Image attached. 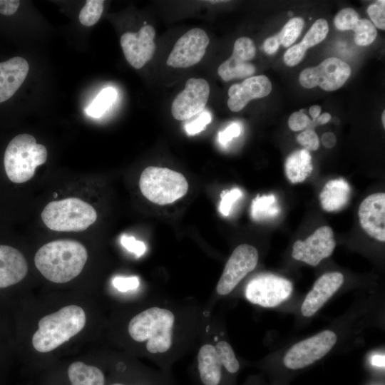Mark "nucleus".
<instances>
[{"mask_svg":"<svg viewBox=\"0 0 385 385\" xmlns=\"http://www.w3.org/2000/svg\"><path fill=\"white\" fill-rule=\"evenodd\" d=\"M87 260L86 247L73 240L48 242L38 249L34 257L38 270L46 279L55 283H66L76 277Z\"/></svg>","mask_w":385,"mask_h":385,"instance_id":"f257e3e1","label":"nucleus"},{"mask_svg":"<svg viewBox=\"0 0 385 385\" xmlns=\"http://www.w3.org/2000/svg\"><path fill=\"white\" fill-rule=\"evenodd\" d=\"M86 320L83 309L77 305L63 307L44 316L39 320L38 329L32 337L34 349L41 353L56 349L80 332Z\"/></svg>","mask_w":385,"mask_h":385,"instance_id":"f03ea898","label":"nucleus"},{"mask_svg":"<svg viewBox=\"0 0 385 385\" xmlns=\"http://www.w3.org/2000/svg\"><path fill=\"white\" fill-rule=\"evenodd\" d=\"M174 324L175 315L171 311L153 307L131 319L128 333L135 342H146L145 347L150 353H165L173 344Z\"/></svg>","mask_w":385,"mask_h":385,"instance_id":"7ed1b4c3","label":"nucleus"},{"mask_svg":"<svg viewBox=\"0 0 385 385\" xmlns=\"http://www.w3.org/2000/svg\"><path fill=\"white\" fill-rule=\"evenodd\" d=\"M48 157L46 147L36 143L30 134L15 136L6 147L4 158L6 174L15 183H23L33 178L38 165Z\"/></svg>","mask_w":385,"mask_h":385,"instance_id":"20e7f679","label":"nucleus"},{"mask_svg":"<svg viewBox=\"0 0 385 385\" xmlns=\"http://www.w3.org/2000/svg\"><path fill=\"white\" fill-rule=\"evenodd\" d=\"M41 218L51 230L79 232L96 222L97 213L88 202L77 197H68L48 203L43 209Z\"/></svg>","mask_w":385,"mask_h":385,"instance_id":"39448f33","label":"nucleus"},{"mask_svg":"<svg viewBox=\"0 0 385 385\" xmlns=\"http://www.w3.org/2000/svg\"><path fill=\"white\" fill-rule=\"evenodd\" d=\"M139 187L150 202L167 205L183 197L188 184L183 174L166 168L149 166L141 173Z\"/></svg>","mask_w":385,"mask_h":385,"instance_id":"423d86ee","label":"nucleus"},{"mask_svg":"<svg viewBox=\"0 0 385 385\" xmlns=\"http://www.w3.org/2000/svg\"><path fill=\"white\" fill-rule=\"evenodd\" d=\"M292 282L272 274H260L247 283L245 294L251 303L274 307L286 301L292 292Z\"/></svg>","mask_w":385,"mask_h":385,"instance_id":"0eeeda50","label":"nucleus"},{"mask_svg":"<svg viewBox=\"0 0 385 385\" xmlns=\"http://www.w3.org/2000/svg\"><path fill=\"white\" fill-rule=\"evenodd\" d=\"M351 74L349 64L342 60L330 57L324 59L317 66L304 69L299 75V83L306 88L319 86L327 91L341 88Z\"/></svg>","mask_w":385,"mask_h":385,"instance_id":"6e6552de","label":"nucleus"},{"mask_svg":"<svg viewBox=\"0 0 385 385\" xmlns=\"http://www.w3.org/2000/svg\"><path fill=\"white\" fill-rule=\"evenodd\" d=\"M337 335L324 330L292 346L286 353L283 362L290 369L304 368L325 356L337 342Z\"/></svg>","mask_w":385,"mask_h":385,"instance_id":"1a4fd4ad","label":"nucleus"},{"mask_svg":"<svg viewBox=\"0 0 385 385\" xmlns=\"http://www.w3.org/2000/svg\"><path fill=\"white\" fill-rule=\"evenodd\" d=\"M258 252L247 244L237 246L228 259L216 287L220 295L230 293L240 282L257 266Z\"/></svg>","mask_w":385,"mask_h":385,"instance_id":"9d476101","label":"nucleus"},{"mask_svg":"<svg viewBox=\"0 0 385 385\" xmlns=\"http://www.w3.org/2000/svg\"><path fill=\"white\" fill-rule=\"evenodd\" d=\"M210 40L206 32L199 28L189 30L175 42L167 59L173 68H188L203 58Z\"/></svg>","mask_w":385,"mask_h":385,"instance_id":"9b49d317","label":"nucleus"},{"mask_svg":"<svg viewBox=\"0 0 385 385\" xmlns=\"http://www.w3.org/2000/svg\"><path fill=\"white\" fill-rule=\"evenodd\" d=\"M336 247L332 228L322 226L304 240H297L292 247L294 259L312 266H317L323 259L329 257Z\"/></svg>","mask_w":385,"mask_h":385,"instance_id":"f8f14e48","label":"nucleus"},{"mask_svg":"<svg viewBox=\"0 0 385 385\" xmlns=\"http://www.w3.org/2000/svg\"><path fill=\"white\" fill-rule=\"evenodd\" d=\"M210 86L203 78H190L185 88L174 99L171 113L178 120L190 119L201 113L209 98Z\"/></svg>","mask_w":385,"mask_h":385,"instance_id":"ddd939ff","label":"nucleus"},{"mask_svg":"<svg viewBox=\"0 0 385 385\" xmlns=\"http://www.w3.org/2000/svg\"><path fill=\"white\" fill-rule=\"evenodd\" d=\"M155 31L150 25H145L138 33L126 32L120 37V46L127 61L136 69L145 66L155 51Z\"/></svg>","mask_w":385,"mask_h":385,"instance_id":"4468645a","label":"nucleus"},{"mask_svg":"<svg viewBox=\"0 0 385 385\" xmlns=\"http://www.w3.org/2000/svg\"><path fill=\"white\" fill-rule=\"evenodd\" d=\"M358 216L363 230L375 240L385 241V193L376 192L361 202Z\"/></svg>","mask_w":385,"mask_h":385,"instance_id":"2eb2a0df","label":"nucleus"},{"mask_svg":"<svg viewBox=\"0 0 385 385\" xmlns=\"http://www.w3.org/2000/svg\"><path fill=\"white\" fill-rule=\"evenodd\" d=\"M272 88L270 79L264 75L247 78L229 88L228 108L233 112L240 111L250 101L268 96Z\"/></svg>","mask_w":385,"mask_h":385,"instance_id":"dca6fc26","label":"nucleus"},{"mask_svg":"<svg viewBox=\"0 0 385 385\" xmlns=\"http://www.w3.org/2000/svg\"><path fill=\"white\" fill-rule=\"evenodd\" d=\"M344 282V276L338 272H327L320 276L307 294L301 307L304 317L314 315L339 289Z\"/></svg>","mask_w":385,"mask_h":385,"instance_id":"f3484780","label":"nucleus"},{"mask_svg":"<svg viewBox=\"0 0 385 385\" xmlns=\"http://www.w3.org/2000/svg\"><path fill=\"white\" fill-rule=\"evenodd\" d=\"M29 69L27 61L22 57L0 63V103L13 96L26 79Z\"/></svg>","mask_w":385,"mask_h":385,"instance_id":"a211bd4d","label":"nucleus"},{"mask_svg":"<svg viewBox=\"0 0 385 385\" xmlns=\"http://www.w3.org/2000/svg\"><path fill=\"white\" fill-rule=\"evenodd\" d=\"M27 272L26 259L18 250L8 245H0V288L19 282Z\"/></svg>","mask_w":385,"mask_h":385,"instance_id":"6ab92c4d","label":"nucleus"},{"mask_svg":"<svg viewBox=\"0 0 385 385\" xmlns=\"http://www.w3.org/2000/svg\"><path fill=\"white\" fill-rule=\"evenodd\" d=\"M223 368L215 346L210 344L202 345L197 354L198 376L202 385H221Z\"/></svg>","mask_w":385,"mask_h":385,"instance_id":"aec40b11","label":"nucleus"},{"mask_svg":"<svg viewBox=\"0 0 385 385\" xmlns=\"http://www.w3.org/2000/svg\"><path fill=\"white\" fill-rule=\"evenodd\" d=\"M350 195V185L344 179L330 180L319 195L320 204L327 212L338 211L348 204Z\"/></svg>","mask_w":385,"mask_h":385,"instance_id":"412c9836","label":"nucleus"},{"mask_svg":"<svg viewBox=\"0 0 385 385\" xmlns=\"http://www.w3.org/2000/svg\"><path fill=\"white\" fill-rule=\"evenodd\" d=\"M313 165L309 150L301 149L290 153L284 163V171L291 183L304 181L312 173Z\"/></svg>","mask_w":385,"mask_h":385,"instance_id":"4be33fe9","label":"nucleus"},{"mask_svg":"<svg viewBox=\"0 0 385 385\" xmlns=\"http://www.w3.org/2000/svg\"><path fill=\"white\" fill-rule=\"evenodd\" d=\"M68 376L71 385H105L103 371L81 361H75L69 366Z\"/></svg>","mask_w":385,"mask_h":385,"instance_id":"5701e85b","label":"nucleus"},{"mask_svg":"<svg viewBox=\"0 0 385 385\" xmlns=\"http://www.w3.org/2000/svg\"><path fill=\"white\" fill-rule=\"evenodd\" d=\"M255 72V67L241 55L232 52L217 69L218 75L225 81L235 78L250 77Z\"/></svg>","mask_w":385,"mask_h":385,"instance_id":"b1692460","label":"nucleus"},{"mask_svg":"<svg viewBox=\"0 0 385 385\" xmlns=\"http://www.w3.org/2000/svg\"><path fill=\"white\" fill-rule=\"evenodd\" d=\"M280 212L273 194L257 196L252 202L250 213L255 221H262L275 217Z\"/></svg>","mask_w":385,"mask_h":385,"instance_id":"393cba45","label":"nucleus"},{"mask_svg":"<svg viewBox=\"0 0 385 385\" xmlns=\"http://www.w3.org/2000/svg\"><path fill=\"white\" fill-rule=\"evenodd\" d=\"M117 91L112 87L103 88L86 108V113L93 118L101 117L114 103Z\"/></svg>","mask_w":385,"mask_h":385,"instance_id":"a878e982","label":"nucleus"},{"mask_svg":"<svg viewBox=\"0 0 385 385\" xmlns=\"http://www.w3.org/2000/svg\"><path fill=\"white\" fill-rule=\"evenodd\" d=\"M304 24V19L299 17L289 20L276 35L279 43L285 48L290 46L300 35Z\"/></svg>","mask_w":385,"mask_h":385,"instance_id":"bb28decb","label":"nucleus"},{"mask_svg":"<svg viewBox=\"0 0 385 385\" xmlns=\"http://www.w3.org/2000/svg\"><path fill=\"white\" fill-rule=\"evenodd\" d=\"M217 355L227 372L231 374L237 373L240 369V363L229 343L220 341L215 346Z\"/></svg>","mask_w":385,"mask_h":385,"instance_id":"cd10ccee","label":"nucleus"},{"mask_svg":"<svg viewBox=\"0 0 385 385\" xmlns=\"http://www.w3.org/2000/svg\"><path fill=\"white\" fill-rule=\"evenodd\" d=\"M103 5V0H87L79 13L81 24L86 26L96 24L101 16Z\"/></svg>","mask_w":385,"mask_h":385,"instance_id":"c85d7f7f","label":"nucleus"},{"mask_svg":"<svg viewBox=\"0 0 385 385\" xmlns=\"http://www.w3.org/2000/svg\"><path fill=\"white\" fill-rule=\"evenodd\" d=\"M354 41L359 46H368L377 36L375 26L368 19H359L354 29Z\"/></svg>","mask_w":385,"mask_h":385,"instance_id":"c756f323","label":"nucleus"},{"mask_svg":"<svg viewBox=\"0 0 385 385\" xmlns=\"http://www.w3.org/2000/svg\"><path fill=\"white\" fill-rule=\"evenodd\" d=\"M329 31L327 21L319 19L314 21L301 41L307 48H311L322 42Z\"/></svg>","mask_w":385,"mask_h":385,"instance_id":"7c9ffc66","label":"nucleus"},{"mask_svg":"<svg viewBox=\"0 0 385 385\" xmlns=\"http://www.w3.org/2000/svg\"><path fill=\"white\" fill-rule=\"evenodd\" d=\"M360 18L351 8L342 9L336 15L334 22L336 28L341 31L354 30Z\"/></svg>","mask_w":385,"mask_h":385,"instance_id":"2f4dec72","label":"nucleus"},{"mask_svg":"<svg viewBox=\"0 0 385 385\" xmlns=\"http://www.w3.org/2000/svg\"><path fill=\"white\" fill-rule=\"evenodd\" d=\"M384 1H376L367 8V13L372 21V24L377 28L385 29V9Z\"/></svg>","mask_w":385,"mask_h":385,"instance_id":"473e14b6","label":"nucleus"},{"mask_svg":"<svg viewBox=\"0 0 385 385\" xmlns=\"http://www.w3.org/2000/svg\"><path fill=\"white\" fill-rule=\"evenodd\" d=\"M242 196V192L237 188L224 192L221 197L219 210L222 215L228 216L233 204Z\"/></svg>","mask_w":385,"mask_h":385,"instance_id":"72a5a7b5","label":"nucleus"},{"mask_svg":"<svg viewBox=\"0 0 385 385\" xmlns=\"http://www.w3.org/2000/svg\"><path fill=\"white\" fill-rule=\"evenodd\" d=\"M232 52L244 56L250 61L255 57L256 48L252 39L247 37H240L235 41Z\"/></svg>","mask_w":385,"mask_h":385,"instance_id":"f704fd0d","label":"nucleus"},{"mask_svg":"<svg viewBox=\"0 0 385 385\" xmlns=\"http://www.w3.org/2000/svg\"><path fill=\"white\" fill-rule=\"evenodd\" d=\"M211 120L210 113L202 111L195 119L185 125V129L188 135H195L203 130Z\"/></svg>","mask_w":385,"mask_h":385,"instance_id":"c9c22d12","label":"nucleus"},{"mask_svg":"<svg viewBox=\"0 0 385 385\" xmlns=\"http://www.w3.org/2000/svg\"><path fill=\"white\" fill-rule=\"evenodd\" d=\"M307 48L302 43H299L288 48L284 54V61L288 66H294L303 59Z\"/></svg>","mask_w":385,"mask_h":385,"instance_id":"e433bc0d","label":"nucleus"},{"mask_svg":"<svg viewBox=\"0 0 385 385\" xmlns=\"http://www.w3.org/2000/svg\"><path fill=\"white\" fill-rule=\"evenodd\" d=\"M297 141L307 150H317L319 147V140L314 130L307 129L297 137Z\"/></svg>","mask_w":385,"mask_h":385,"instance_id":"4c0bfd02","label":"nucleus"},{"mask_svg":"<svg viewBox=\"0 0 385 385\" xmlns=\"http://www.w3.org/2000/svg\"><path fill=\"white\" fill-rule=\"evenodd\" d=\"M120 242L126 250L134 253L137 257L143 255L146 250L145 244L133 236L123 235Z\"/></svg>","mask_w":385,"mask_h":385,"instance_id":"58836bf2","label":"nucleus"},{"mask_svg":"<svg viewBox=\"0 0 385 385\" xmlns=\"http://www.w3.org/2000/svg\"><path fill=\"white\" fill-rule=\"evenodd\" d=\"M311 122L309 118L303 112L297 111L293 113L289 118L288 125L293 131H299L307 129Z\"/></svg>","mask_w":385,"mask_h":385,"instance_id":"ea45409f","label":"nucleus"},{"mask_svg":"<svg viewBox=\"0 0 385 385\" xmlns=\"http://www.w3.org/2000/svg\"><path fill=\"white\" fill-rule=\"evenodd\" d=\"M113 285L120 292L135 289L139 286L137 277H115L112 281Z\"/></svg>","mask_w":385,"mask_h":385,"instance_id":"a19ab883","label":"nucleus"},{"mask_svg":"<svg viewBox=\"0 0 385 385\" xmlns=\"http://www.w3.org/2000/svg\"><path fill=\"white\" fill-rule=\"evenodd\" d=\"M241 132L240 126L237 123L230 124L225 130L220 132L218 135V140L222 145H226L233 138L240 135Z\"/></svg>","mask_w":385,"mask_h":385,"instance_id":"79ce46f5","label":"nucleus"},{"mask_svg":"<svg viewBox=\"0 0 385 385\" xmlns=\"http://www.w3.org/2000/svg\"><path fill=\"white\" fill-rule=\"evenodd\" d=\"M20 1L17 0H0V13L3 15H12L18 9Z\"/></svg>","mask_w":385,"mask_h":385,"instance_id":"37998d69","label":"nucleus"},{"mask_svg":"<svg viewBox=\"0 0 385 385\" xmlns=\"http://www.w3.org/2000/svg\"><path fill=\"white\" fill-rule=\"evenodd\" d=\"M279 42L276 36L267 38L263 43L264 51L270 55L274 53L279 47Z\"/></svg>","mask_w":385,"mask_h":385,"instance_id":"c03bdc74","label":"nucleus"},{"mask_svg":"<svg viewBox=\"0 0 385 385\" xmlns=\"http://www.w3.org/2000/svg\"><path fill=\"white\" fill-rule=\"evenodd\" d=\"M331 115L329 113H324L317 118L311 120L307 129H312L317 125H324L331 120Z\"/></svg>","mask_w":385,"mask_h":385,"instance_id":"a18cd8bd","label":"nucleus"},{"mask_svg":"<svg viewBox=\"0 0 385 385\" xmlns=\"http://www.w3.org/2000/svg\"><path fill=\"white\" fill-rule=\"evenodd\" d=\"M322 142L324 147L332 148L336 145L337 138L333 133L327 132L322 136Z\"/></svg>","mask_w":385,"mask_h":385,"instance_id":"49530a36","label":"nucleus"},{"mask_svg":"<svg viewBox=\"0 0 385 385\" xmlns=\"http://www.w3.org/2000/svg\"><path fill=\"white\" fill-rule=\"evenodd\" d=\"M384 355L376 354L371 358V364L379 367L384 366Z\"/></svg>","mask_w":385,"mask_h":385,"instance_id":"de8ad7c7","label":"nucleus"},{"mask_svg":"<svg viewBox=\"0 0 385 385\" xmlns=\"http://www.w3.org/2000/svg\"><path fill=\"white\" fill-rule=\"evenodd\" d=\"M321 112V108L318 105L312 106L309 109V113L312 117L313 120L317 118Z\"/></svg>","mask_w":385,"mask_h":385,"instance_id":"09e8293b","label":"nucleus"},{"mask_svg":"<svg viewBox=\"0 0 385 385\" xmlns=\"http://www.w3.org/2000/svg\"><path fill=\"white\" fill-rule=\"evenodd\" d=\"M155 381H153L151 383H139V384H126L123 383L115 382V383L111 384L110 385H160L159 384H156Z\"/></svg>","mask_w":385,"mask_h":385,"instance_id":"8fccbe9b","label":"nucleus"},{"mask_svg":"<svg viewBox=\"0 0 385 385\" xmlns=\"http://www.w3.org/2000/svg\"><path fill=\"white\" fill-rule=\"evenodd\" d=\"M381 120H382L384 127H385V111H383L382 113Z\"/></svg>","mask_w":385,"mask_h":385,"instance_id":"3c124183","label":"nucleus"},{"mask_svg":"<svg viewBox=\"0 0 385 385\" xmlns=\"http://www.w3.org/2000/svg\"><path fill=\"white\" fill-rule=\"evenodd\" d=\"M292 11H291V12L289 11V16H292Z\"/></svg>","mask_w":385,"mask_h":385,"instance_id":"603ef678","label":"nucleus"}]
</instances>
